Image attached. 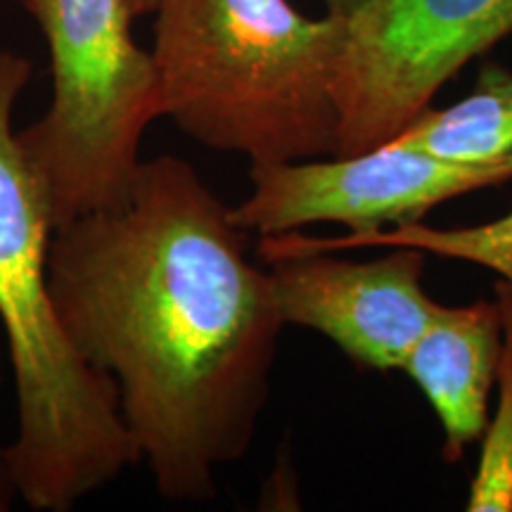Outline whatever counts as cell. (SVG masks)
<instances>
[{"label":"cell","mask_w":512,"mask_h":512,"mask_svg":"<svg viewBox=\"0 0 512 512\" xmlns=\"http://www.w3.org/2000/svg\"><path fill=\"white\" fill-rule=\"evenodd\" d=\"M48 278L159 494L214 501L216 472L252 446L285 328L230 207L183 157L147 159L119 204L55 228Z\"/></svg>","instance_id":"obj_1"},{"label":"cell","mask_w":512,"mask_h":512,"mask_svg":"<svg viewBox=\"0 0 512 512\" xmlns=\"http://www.w3.org/2000/svg\"><path fill=\"white\" fill-rule=\"evenodd\" d=\"M29 79L27 57L0 48V330L17 399L5 456L19 501L69 512L140 456L114 382L83 361L57 316L48 278L53 211L15 131Z\"/></svg>","instance_id":"obj_2"},{"label":"cell","mask_w":512,"mask_h":512,"mask_svg":"<svg viewBox=\"0 0 512 512\" xmlns=\"http://www.w3.org/2000/svg\"><path fill=\"white\" fill-rule=\"evenodd\" d=\"M152 60L162 117L252 164L337 152L344 17L290 0H159Z\"/></svg>","instance_id":"obj_3"},{"label":"cell","mask_w":512,"mask_h":512,"mask_svg":"<svg viewBox=\"0 0 512 512\" xmlns=\"http://www.w3.org/2000/svg\"><path fill=\"white\" fill-rule=\"evenodd\" d=\"M24 10L46 38L53 95L17 138L57 228L131 190L145 131L162 119L157 69L133 38L131 0H27Z\"/></svg>","instance_id":"obj_4"},{"label":"cell","mask_w":512,"mask_h":512,"mask_svg":"<svg viewBox=\"0 0 512 512\" xmlns=\"http://www.w3.org/2000/svg\"><path fill=\"white\" fill-rule=\"evenodd\" d=\"M512 34V0H366L344 17L335 157L389 143Z\"/></svg>","instance_id":"obj_5"},{"label":"cell","mask_w":512,"mask_h":512,"mask_svg":"<svg viewBox=\"0 0 512 512\" xmlns=\"http://www.w3.org/2000/svg\"><path fill=\"white\" fill-rule=\"evenodd\" d=\"M252 192L230 207L235 226L261 238L313 223H342L349 235L418 223L465 192L512 181V164L441 162L394 140L349 157L252 164Z\"/></svg>","instance_id":"obj_6"},{"label":"cell","mask_w":512,"mask_h":512,"mask_svg":"<svg viewBox=\"0 0 512 512\" xmlns=\"http://www.w3.org/2000/svg\"><path fill=\"white\" fill-rule=\"evenodd\" d=\"M387 249L389 254L370 261L264 245L259 256L271 264L285 325L320 332L356 368L389 373L403 368L441 304L422 287L427 254L413 247Z\"/></svg>","instance_id":"obj_7"},{"label":"cell","mask_w":512,"mask_h":512,"mask_svg":"<svg viewBox=\"0 0 512 512\" xmlns=\"http://www.w3.org/2000/svg\"><path fill=\"white\" fill-rule=\"evenodd\" d=\"M501 349L503 320L496 299L441 304L403 361L401 370L422 389L444 427L446 463H460L465 448L484 437Z\"/></svg>","instance_id":"obj_8"},{"label":"cell","mask_w":512,"mask_h":512,"mask_svg":"<svg viewBox=\"0 0 512 512\" xmlns=\"http://www.w3.org/2000/svg\"><path fill=\"white\" fill-rule=\"evenodd\" d=\"M392 140L441 162L512 164V72L482 64L475 91L446 110L430 105Z\"/></svg>","instance_id":"obj_9"},{"label":"cell","mask_w":512,"mask_h":512,"mask_svg":"<svg viewBox=\"0 0 512 512\" xmlns=\"http://www.w3.org/2000/svg\"><path fill=\"white\" fill-rule=\"evenodd\" d=\"M266 247L306 249V252H349V249H387L413 247L425 254L458 259L467 264L489 268L512 285V214L501 219L465 228H434L427 223H406L399 228L375 230L368 235H344V238H302L285 233L261 238Z\"/></svg>","instance_id":"obj_10"},{"label":"cell","mask_w":512,"mask_h":512,"mask_svg":"<svg viewBox=\"0 0 512 512\" xmlns=\"http://www.w3.org/2000/svg\"><path fill=\"white\" fill-rule=\"evenodd\" d=\"M496 302L503 320V349L498 363V403L486 422L482 456L470 484V512H512V285L496 280Z\"/></svg>","instance_id":"obj_11"},{"label":"cell","mask_w":512,"mask_h":512,"mask_svg":"<svg viewBox=\"0 0 512 512\" xmlns=\"http://www.w3.org/2000/svg\"><path fill=\"white\" fill-rule=\"evenodd\" d=\"M3 347H0V382H3ZM17 486L15 479H12L8 456H5V446L0 448V512H8L12 503L17 501Z\"/></svg>","instance_id":"obj_12"},{"label":"cell","mask_w":512,"mask_h":512,"mask_svg":"<svg viewBox=\"0 0 512 512\" xmlns=\"http://www.w3.org/2000/svg\"><path fill=\"white\" fill-rule=\"evenodd\" d=\"M325 3V10L330 12V15H337V17H349L351 12L361 8L366 0H323Z\"/></svg>","instance_id":"obj_13"},{"label":"cell","mask_w":512,"mask_h":512,"mask_svg":"<svg viewBox=\"0 0 512 512\" xmlns=\"http://www.w3.org/2000/svg\"><path fill=\"white\" fill-rule=\"evenodd\" d=\"M159 0H131V12L133 17H145V15H152L157 8Z\"/></svg>","instance_id":"obj_14"},{"label":"cell","mask_w":512,"mask_h":512,"mask_svg":"<svg viewBox=\"0 0 512 512\" xmlns=\"http://www.w3.org/2000/svg\"><path fill=\"white\" fill-rule=\"evenodd\" d=\"M12 3H19L24 8V3H27V0H12Z\"/></svg>","instance_id":"obj_15"}]
</instances>
